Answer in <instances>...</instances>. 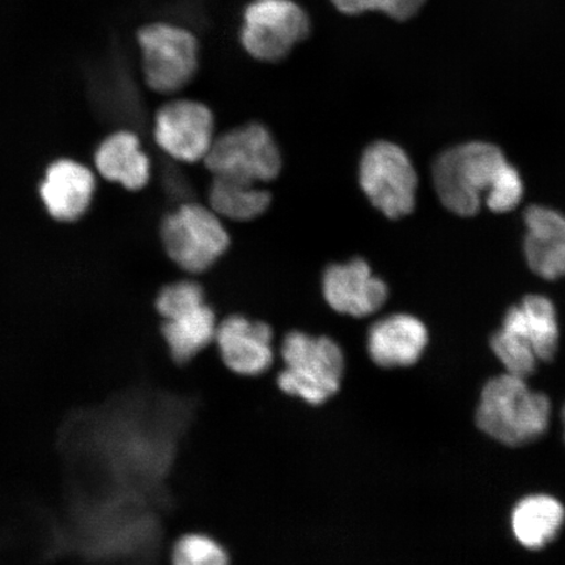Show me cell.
Here are the masks:
<instances>
[{"label":"cell","mask_w":565,"mask_h":565,"mask_svg":"<svg viewBox=\"0 0 565 565\" xmlns=\"http://www.w3.org/2000/svg\"><path fill=\"white\" fill-rule=\"evenodd\" d=\"M153 132L161 150L182 162L204 160L216 138L212 111L193 100L162 106L154 118Z\"/></svg>","instance_id":"12"},{"label":"cell","mask_w":565,"mask_h":565,"mask_svg":"<svg viewBox=\"0 0 565 565\" xmlns=\"http://www.w3.org/2000/svg\"><path fill=\"white\" fill-rule=\"evenodd\" d=\"M218 322L206 301L162 317L161 335L169 356L179 366L188 365L215 343Z\"/></svg>","instance_id":"17"},{"label":"cell","mask_w":565,"mask_h":565,"mask_svg":"<svg viewBox=\"0 0 565 565\" xmlns=\"http://www.w3.org/2000/svg\"><path fill=\"white\" fill-rule=\"evenodd\" d=\"M322 288L324 299L335 312L353 318L379 312L388 298L385 281L374 277L369 263L362 258L328 267Z\"/></svg>","instance_id":"13"},{"label":"cell","mask_w":565,"mask_h":565,"mask_svg":"<svg viewBox=\"0 0 565 565\" xmlns=\"http://www.w3.org/2000/svg\"><path fill=\"white\" fill-rule=\"evenodd\" d=\"M95 162L104 179L139 190L150 180V159L141 150L139 138L131 131H118L97 148Z\"/></svg>","instance_id":"18"},{"label":"cell","mask_w":565,"mask_h":565,"mask_svg":"<svg viewBox=\"0 0 565 565\" xmlns=\"http://www.w3.org/2000/svg\"><path fill=\"white\" fill-rule=\"evenodd\" d=\"M96 179L81 162L62 159L47 168L40 193L49 214L56 221L75 222L94 200Z\"/></svg>","instance_id":"15"},{"label":"cell","mask_w":565,"mask_h":565,"mask_svg":"<svg viewBox=\"0 0 565 565\" xmlns=\"http://www.w3.org/2000/svg\"><path fill=\"white\" fill-rule=\"evenodd\" d=\"M565 521L559 500L548 494H532L519 501L512 512V530L522 546L541 550L553 542Z\"/></svg>","instance_id":"19"},{"label":"cell","mask_w":565,"mask_h":565,"mask_svg":"<svg viewBox=\"0 0 565 565\" xmlns=\"http://www.w3.org/2000/svg\"><path fill=\"white\" fill-rule=\"evenodd\" d=\"M166 252L183 270L201 274L227 252L231 239L221 216L198 203H183L161 224Z\"/></svg>","instance_id":"6"},{"label":"cell","mask_w":565,"mask_h":565,"mask_svg":"<svg viewBox=\"0 0 565 565\" xmlns=\"http://www.w3.org/2000/svg\"><path fill=\"white\" fill-rule=\"evenodd\" d=\"M183 398L131 387L66 416L58 434L65 494L47 521L42 555L157 565L174 504L169 483L192 422Z\"/></svg>","instance_id":"1"},{"label":"cell","mask_w":565,"mask_h":565,"mask_svg":"<svg viewBox=\"0 0 565 565\" xmlns=\"http://www.w3.org/2000/svg\"><path fill=\"white\" fill-rule=\"evenodd\" d=\"M559 342L556 312L545 296L529 295L508 310L503 328L493 334L491 349L507 373L532 376L536 363L553 360Z\"/></svg>","instance_id":"4"},{"label":"cell","mask_w":565,"mask_h":565,"mask_svg":"<svg viewBox=\"0 0 565 565\" xmlns=\"http://www.w3.org/2000/svg\"><path fill=\"white\" fill-rule=\"evenodd\" d=\"M232 554L224 543L202 530H189L175 536L169 547L171 565H232Z\"/></svg>","instance_id":"21"},{"label":"cell","mask_w":565,"mask_h":565,"mask_svg":"<svg viewBox=\"0 0 565 565\" xmlns=\"http://www.w3.org/2000/svg\"><path fill=\"white\" fill-rule=\"evenodd\" d=\"M563 419H564V423H565V406L563 408Z\"/></svg>","instance_id":"24"},{"label":"cell","mask_w":565,"mask_h":565,"mask_svg":"<svg viewBox=\"0 0 565 565\" xmlns=\"http://www.w3.org/2000/svg\"><path fill=\"white\" fill-rule=\"evenodd\" d=\"M147 86L171 95L185 88L200 67L195 35L179 25L152 23L137 34Z\"/></svg>","instance_id":"7"},{"label":"cell","mask_w":565,"mask_h":565,"mask_svg":"<svg viewBox=\"0 0 565 565\" xmlns=\"http://www.w3.org/2000/svg\"><path fill=\"white\" fill-rule=\"evenodd\" d=\"M224 370L242 379H260L270 373L277 355L274 330L264 321L233 315L218 322L215 343Z\"/></svg>","instance_id":"11"},{"label":"cell","mask_w":565,"mask_h":565,"mask_svg":"<svg viewBox=\"0 0 565 565\" xmlns=\"http://www.w3.org/2000/svg\"><path fill=\"white\" fill-rule=\"evenodd\" d=\"M359 181L374 209L388 218L412 214L418 175L407 153L391 141L366 147L360 161Z\"/></svg>","instance_id":"9"},{"label":"cell","mask_w":565,"mask_h":565,"mask_svg":"<svg viewBox=\"0 0 565 565\" xmlns=\"http://www.w3.org/2000/svg\"><path fill=\"white\" fill-rule=\"evenodd\" d=\"M522 195H524V183H522L518 169L510 164L500 175L492 192L487 195L486 204L492 212L504 214V212H510L519 206Z\"/></svg>","instance_id":"23"},{"label":"cell","mask_w":565,"mask_h":565,"mask_svg":"<svg viewBox=\"0 0 565 565\" xmlns=\"http://www.w3.org/2000/svg\"><path fill=\"white\" fill-rule=\"evenodd\" d=\"M525 223V254L530 268L543 279L565 277V216L547 207L530 206Z\"/></svg>","instance_id":"16"},{"label":"cell","mask_w":565,"mask_h":565,"mask_svg":"<svg viewBox=\"0 0 565 565\" xmlns=\"http://www.w3.org/2000/svg\"><path fill=\"white\" fill-rule=\"evenodd\" d=\"M310 32V18L295 0H254L244 12L242 44L253 58L279 62Z\"/></svg>","instance_id":"10"},{"label":"cell","mask_w":565,"mask_h":565,"mask_svg":"<svg viewBox=\"0 0 565 565\" xmlns=\"http://www.w3.org/2000/svg\"><path fill=\"white\" fill-rule=\"evenodd\" d=\"M210 209L221 217L249 222L267 211L271 195L256 183L214 177L210 188Z\"/></svg>","instance_id":"20"},{"label":"cell","mask_w":565,"mask_h":565,"mask_svg":"<svg viewBox=\"0 0 565 565\" xmlns=\"http://www.w3.org/2000/svg\"><path fill=\"white\" fill-rule=\"evenodd\" d=\"M344 15L356 17L365 12H383L394 20H408L419 12L426 0H331Z\"/></svg>","instance_id":"22"},{"label":"cell","mask_w":565,"mask_h":565,"mask_svg":"<svg viewBox=\"0 0 565 565\" xmlns=\"http://www.w3.org/2000/svg\"><path fill=\"white\" fill-rule=\"evenodd\" d=\"M214 177L249 183L270 182L281 171L277 141L264 125L252 122L215 138L204 158Z\"/></svg>","instance_id":"8"},{"label":"cell","mask_w":565,"mask_h":565,"mask_svg":"<svg viewBox=\"0 0 565 565\" xmlns=\"http://www.w3.org/2000/svg\"><path fill=\"white\" fill-rule=\"evenodd\" d=\"M281 369L274 385L285 397L301 405L327 406L342 392L348 356L335 339L292 330L279 348Z\"/></svg>","instance_id":"2"},{"label":"cell","mask_w":565,"mask_h":565,"mask_svg":"<svg viewBox=\"0 0 565 565\" xmlns=\"http://www.w3.org/2000/svg\"><path fill=\"white\" fill-rule=\"evenodd\" d=\"M508 166L510 162L497 146L472 141L451 148L434 164L437 195L455 214L476 215L482 204V194L487 198L492 192Z\"/></svg>","instance_id":"5"},{"label":"cell","mask_w":565,"mask_h":565,"mask_svg":"<svg viewBox=\"0 0 565 565\" xmlns=\"http://www.w3.org/2000/svg\"><path fill=\"white\" fill-rule=\"evenodd\" d=\"M550 415L547 395L533 392L525 379L504 373L483 387L477 424L493 440L508 447H522L545 435Z\"/></svg>","instance_id":"3"},{"label":"cell","mask_w":565,"mask_h":565,"mask_svg":"<svg viewBox=\"0 0 565 565\" xmlns=\"http://www.w3.org/2000/svg\"><path fill=\"white\" fill-rule=\"evenodd\" d=\"M428 344V330L414 316L395 313L374 322L366 333L365 351L380 370L409 369Z\"/></svg>","instance_id":"14"}]
</instances>
